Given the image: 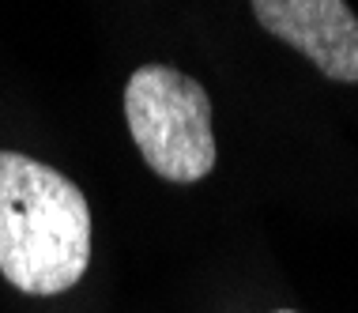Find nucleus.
Wrapping results in <instances>:
<instances>
[{"instance_id":"2","label":"nucleus","mask_w":358,"mask_h":313,"mask_svg":"<svg viewBox=\"0 0 358 313\" xmlns=\"http://www.w3.org/2000/svg\"><path fill=\"white\" fill-rule=\"evenodd\" d=\"M124 121L159 178L192 185L215 170L211 99L181 68L140 64L124 83Z\"/></svg>"},{"instance_id":"1","label":"nucleus","mask_w":358,"mask_h":313,"mask_svg":"<svg viewBox=\"0 0 358 313\" xmlns=\"http://www.w3.org/2000/svg\"><path fill=\"white\" fill-rule=\"evenodd\" d=\"M91 264V208L61 170L0 151V276L23 295L72 291Z\"/></svg>"},{"instance_id":"3","label":"nucleus","mask_w":358,"mask_h":313,"mask_svg":"<svg viewBox=\"0 0 358 313\" xmlns=\"http://www.w3.org/2000/svg\"><path fill=\"white\" fill-rule=\"evenodd\" d=\"M257 23L294 46L317 72L358 83V15L347 0H249Z\"/></svg>"},{"instance_id":"4","label":"nucleus","mask_w":358,"mask_h":313,"mask_svg":"<svg viewBox=\"0 0 358 313\" xmlns=\"http://www.w3.org/2000/svg\"><path fill=\"white\" fill-rule=\"evenodd\" d=\"M275 313H294V309H275Z\"/></svg>"}]
</instances>
